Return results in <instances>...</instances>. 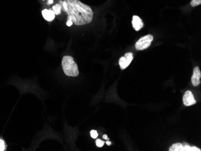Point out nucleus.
Instances as JSON below:
<instances>
[{
    "label": "nucleus",
    "mask_w": 201,
    "mask_h": 151,
    "mask_svg": "<svg viewBox=\"0 0 201 151\" xmlns=\"http://www.w3.org/2000/svg\"><path fill=\"white\" fill-rule=\"evenodd\" d=\"M61 7L68 15V20H71L75 25H83L92 21L93 10L80 0H64Z\"/></svg>",
    "instance_id": "nucleus-1"
},
{
    "label": "nucleus",
    "mask_w": 201,
    "mask_h": 151,
    "mask_svg": "<svg viewBox=\"0 0 201 151\" xmlns=\"http://www.w3.org/2000/svg\"><path fill=\"white\" fill-rule=\"evenodd\" d=\"M61 66L66 76L76 77L79 75L78 66L75 62L73 57L69 56H64L62 58Z\"/></svg>",
    "instance_id": "nucleus-2"
},
{
    "label": "nucleus",
    "mask_w": 201,
    "mask_h": 151,
    "mask_svg": "<svg viewBox=\"0 0 201 151\" xmlns=\"http://www.w3.org/2000/svg\"><path fill=\"white\" fill-rule=\"evenodd\" d=\"M154 40V36L151 35H147L140 38L136 43V49L138 51L144 50L149 48Z\"/></svg>",
    "instance_id": "nucleus-3"
},
{
    "label": "nucleus",
    "mask_w": 201,
    "mask_h": 151,
    "mask_svg": "<svg viewBox=\"0 0 201 151\" xmlns=\"http://www.w3.org/2000/svg\"><path fill=\"white\" fill-rule=\"evenodd\" d=\"M201 149L196 146H190L186 142L183 143H176L173 144L169 149V151H201Z\"/></svg>",
    "instance_id": "nucleus-4"
},
{
    "label": "nucleus",
    "mask_w": 201,
    "mask_h": 151,
    "mask_svg": "<svg viewBox=\"0 0 201 151\" xmlns=\"http://www.w3.org/2000/svg\"><path fill=\"white\" fill-rule=\"evenodd\" d=\"M133 60V54L132 53H127L124 57H121L119 60V64L122 70L125 69L130 64Z\"/></svg>",
    "instance_id": "nucleus-5"
},
{
    "label": "nucleus",
    "mask_w": 201,
    "mask_h": 151,
    "mask_svg": "<svg viewBox=\"0 0 201 151\" xmlns=\"http://www.w3.org/2000/svg\"><path fill=\"white\" fill-rule=\"evenodd\" d=\"M183 101L184 105L186 107L192 106L196 104L194 94L190 90H187L185 92L183 97Z\"/></svg>",
    "instance_id": "nucleus-6"
},
{
    "label": "nucleus",
    "mask_w": 201,
    "mask_h": 151,
    "mask_svg": "<svg viewBox=\"0 0 201 151\" xmlns=\"http://www.w3.org/2000/svg\"><path fill=\"white\" fill-rule=\"evenodd\" d=\"M201 72L198 66L193 69V76H192V83L193 86L198 87L201 84Z\"/></svg>",
    "instance_id": "nucleus-7"
},
{
    "label": "nucleus",
    "mask_w": 201,
    "mask_h": 151,
    "mask_svg": "<svg viewBox=\"0 0 201 151\" xmlns=\"http://www.w3.org/2000/svg\"><path fill=\"white\" fill-rule=\"evenodd\" d=\"M132 25L133 28L137 31H139L144 26V24H143L142 19L137 15H134L132 17Z\"/></svg>",
    "instance_id": "nucleus-8"
},
{
    "label": "nucleus",
    "mask_w": 201,
    "mask_h": 151,
    "mask_svg": "<svg viewBox=\"0 0 201 151\" xmlns=\"http://www.w3.org/2000/svg\"><path fill=\"white\" fill-rule=\"evenodd\" d=\"M42 13L44 19L47 20V21L51 22L55 18V14L53 10L45 9L42 10Z\"/></svg>",
    "instance_id": "nucleus-9"
},
{
    "label": "nucleus",
    "mask_w": 201,
    "mask_h": 151,
    "mask_svg": "<svg viewBox=\"0 0 201 151\" xmlns=\"http://www.w3.org/2000/svg\"><path fill=\"white\" fill-rule=\"evenodd\" d=\"M61 7H62L61 6L60 4H55V6H53L52 9H53V11L55 13L56 15H58L61 13Z\"/></svg>",
    "instance_id": "nucleus-10"
},
{
    "label": "nucleus",
    "mask_w": 201,
    "mask_h": 151,
    "mask_svg": "<svg viewBox=\"0 0 201 151\" xmlns=\"http://www.w3.org/2000/svg\"><path fill=\"white\" fill-rule=\"evenodd\" d=\"M201 4V0H192L190 4L192 7H196L199 6Z\"/></svg>",
    "instance_id": "nucleus-11"
},
{
    "label": "nucleus",
    "mask_w": 201,
    "mask_h": 151,
    "mask_svg": "<svg viewBox=\"0 0 201 151\" xmlns=\"http://www.w3.org/2000/svg\"><path fill=\"white\" fill-rule=\"evenodd\" d=\"M104 142L102 141V140H101L100 139H97L96 141V146L98 147V148H102L103 146H104Z\"/></svg>",
    "instance_id": "nucleus-12"
},
{
    "label": "nucleus",
    "mask_w": 201,
    "mask_h": 151,
    "mask_svg": "<svg viewBox=\"0 0 201 151\" xmlns=\"http://www.w3.org/2000/svg\"><path fill=\"white\" fill-rule=\"evenodd\" d=\"M6 146H5V143L4 142L0 139V151H3L5 150Z\"/></svg>",
    "instance_id": "nucleus-13"
},
{
    "label": "nucleus",
    "mask_w": 201,
    "mask_h": 151,
    "mask_svg": "<svg viewBox=\"0 0 201 151\" xmlns=\"http://www.w3.org/2000/svg\"><path fill=\"white\" fill-rule=\"evenodd\" d=\"M91 135L93 138H96L98 136V134L95 130H91Z\"/></svg>",
    "instance_id": "nucleus-14"
},
{
    "label": "nucleus",
    "mask_w": 201,
    "mask_h": 151,
    "mask_svg": "<svg viewBox=\"0 0 201 151\" xmlns=\"http://www.w3.org/2000/svg\"><path fill=\"white\" fill-rule=\"evenodd\" d=\"M73 24V22L71 20H68L67 21V22H66V25H67V26H68V27H71Z\"/></svg>",
    "instance_id": "nucleus-15"
},
{
    "label": "nucleus",
    "mask_w": 201,
    "mask_h": 151,
    "mask_svg": "<svg viewBox=\"0 0 201 151\" xmlns=\"http://www.w3.org/2000/svg\"><path fill=\"white\" fill-rule=\"evenodd\" d=\"M103 138H104V139H106V140H109V138H108V136H107V135H103Z\"/></svg>",
    "instance_id": "nucleus-16"
},
{
    "label": "nucleus",
    "mask_w": 201,
    "mask_h": 151,
    "mask_svg": "<svg viewBox=\"0 0 201 151\" xmlns=\"http://www.w3.org/2000/svg\"><path fill=\"white\" fill-rule=\"evenodd\" d=\"M106 143H107V145L108 146H110L111 144V142H110V141H109V140H107V141L106 142Z\"/></svg>",
    "instance_id": "nucleus-17"
},
{
    "label": "nucleus",
    "mask_w": 201,
    "mask_h": 151,
    "mask_svg": "<svg viewBox=\"0 0 201 151\" xmlns=\"http://www.w3.org/2000/svg\"><path fill=\"white\" fill-rule=\"evenodd\" d=\"M53 2H54V0H49L48 3L49 4H51L53 3Z\"/></svg>",
    "instance_id": "nucleus-18"
}]
</instances>
